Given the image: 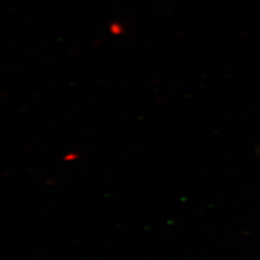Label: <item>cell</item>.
I'll list each match as a JSON object with an SVG mask.
<instances>
[{
	"label": "cell",
	"instance_id": "obj_1",
	"mask_svg": "<svg viewBox=\"0 0 260 260\" xmlns=\"http://www.w3.org/2000/svg\"><path fill=\"white\" fill-rule=\"evenodd\" d=\"M77 154H75V153H70V154H68L67 156L65 157V160H69V161H74L75 159H76L77 158Z\"/></svg>",
	"mask_w": 260,
	"mask_h": 260
}]
</instances>
